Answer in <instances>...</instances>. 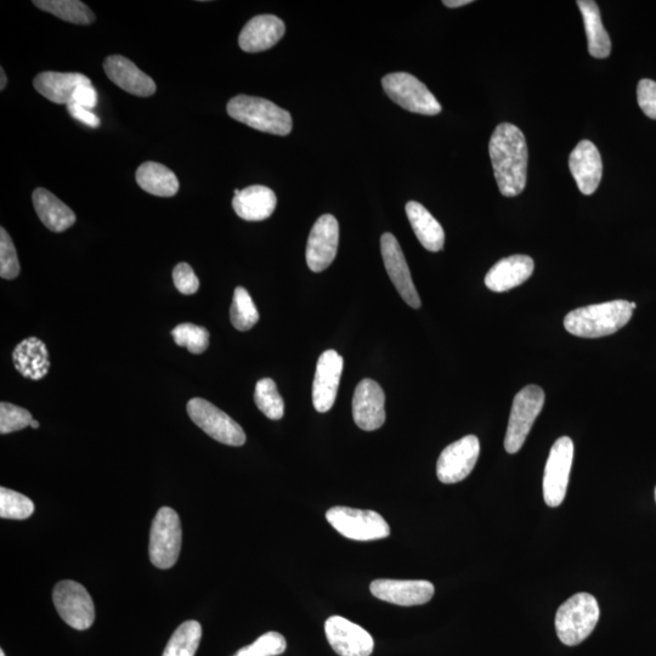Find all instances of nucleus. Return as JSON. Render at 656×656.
I'll use <instances>...</instances> for the list:
<instances>
[{
    "instance_id": "nucleus-1",
    "label": "nucleus",
    "mask_w": 656,
    "mask_h": 656,
    "mask_svg": "<svg viewBox=\"0 0 656 656\" xmlns=\"http://www.w3.org/2000/svg\"><path fill=\"white\" fill-rule=\"evenodd\" d=\"M489 154L501 194L514 197L527 186L528 145L522 130L502 123L492 133Z\"/></svg>"
},
{
    "instance_id": "nucleus-2",
    "label": "nucleus",
    "mask_w": 656,
    "mask_h": 656,
    "mask_svg": "<svg viewBox=\"0 0 656 656\" xmlns=\"http://www.w3.org/2000/svg\"><path fill=\"white\" fill-rule=\"evenodd\" d=\"M629 301H613L575 309L565 316L564 327L571 335L581 338H601L614 335L629 324L633 314Z\"/></svg>"
},
{
    "instance_id": "nucleus-3",
    "label": "nucleus",
    "mask_w": 656,
    "mask_h": 656,
    "mask_svg": "<svg viewBox=\"0 0 656 656\" xmlns=\"http://www.w3.org/2000/svg\"><path fill=\"white\" fill-rule=\"evenodd\" d=\"M226 110L231 118L259 132L285 137L293 127L290 112L256 96H235L229 101Z\"/></svg>"
},
{
    "instance_id": "nucleus-4",
    "label": "nucleus",
    "mask_w": 656,
    "mask_h": 656,
    "mask_svg": "<svg viewBox=\"0 0 656 656\" xmlns=\"http://www.w3.org/2000/svg\"><path fill=\"white\" fill-rule=\"evenodd\" d=\"M597 599L581 592L561 605L556 615L558 638L565 646L574 647L591 635L599 620Z\"/></svg>"
},
{
    "instance_id": "nucleus-5",
    "label": "nucleus",
    "mask_w": 656,
    "mask_h": 656,
    "mask_svg": "<svg viewBox=\"0 0 656 656\" xmlns=\"http://www.w3.org/2000/svg\"><path fill=\"white\" fill-rule=\"evenodd\" d=\"M545 404V392L539 386L525 387L513 400L510 422L505 438L508 454H517L527 440L537 416Z\"/></svg>"
},
{
    "instance_id": "nucleus-6",
    "label": "nucleus",
    "mask_w": 656,
    "mask_h": 656,
    "mask_svg": "<svg viewBox=\"0 0 656 656\" xmlns=\"http://www.w3.org/2000/svg\"><path fill=\"white\" fill-rule=\"evenodd\" d=\"M182 550V525L178 513L163 507L156 514L150 534V559L155 567L169 569L178 562Z\"/></svg>"
},
{
    "instance_id": "nucleus-7",
    "label": "nucleus",
    "mask_w": 656,
    "mask_h": 656,
    "mask_svg": "<svg viewBox=\"0 0 656 656\" xmlns=\"http://www.w3.org/2000/svg\"><path fill=\"white\" fill-rule=\"evenodd\" d=\"M384 92L395 104L418 115L435 116L441 105L421 81L406 72L390 73L382 79Z\"/></svg>"
},
{
    "instance_id": "nucleus-8",
    "label": "nucleus",
    "mask_w": 656,
    "mask_h": 656,
    "mask_svg": "<svg viewBox=\"0 0 656 656\" xmlns=\"http://www.w3.org/2000/svg\"><path fill=\"white\" fill-rule=\"evenodd\" d=\"M328 523L339 534L355 541L386 539L389 525L380 514L373 511L356 510L349 507H333L326 513Z\"/></svg>"
},
{
    "instance_id": "nucleus-9",
    "label": "nucleus",
    "mask_w": 656,
    "mask_h": 656,
    "mask_svg": "<svg viewBox=\"0 0 656 656\" xmlns=\"http://www.w3.org/2000/svg\"><path fill=\"white\" fill-rule=\"evenodd\" d=\"M188 414L197 427L219 443L230 446L246 443V434L240 424L209 401L201 398L190 400Z\"/></svg>"
},
{
    "instance_id": "nucleus-10",
    "label": "nucleus",
    "mask_w": 656,
    "mask_h": 656,
    "mask_svg": "<svg viewBox=\"0 0 656 656\" xmlns=\"http://www.w3.org/2000/svg\"><path fill=\"white\" fill-rule=\"evenodd\" d=\"M53 601L61 619L78 631L88 630L94 624L95 607L87 588L76 581H60L55 586Z\"/></svg>"
},
{
    "instance_id": "nucleus-11",
    "label": "nucleus",
    "mask_w": 656,
    "mask_h": 656,
    "mask_svg": "<svg viewBox=\"0 0 656 656\" xmlns=\"http://www.w3.org/2000/svg\"><path fill=\"white\" fill-rule=\"evenodd\" d=\"M573 460V440L569 437L559 438L552 446L545 468L544 497L547 506L562 505L565 495H567Z\"/></svg>"
},
{
    "instance_id": "nucleus-12",
    "label": "nucleus",
    "mask_w": 656,
    "mask_h": 656,
    "mask_svg": "<svg viewBox=\"0 0 656 656\" xmlns=\"http://www.w3.org/2000/svg\"><path fill=\"white\" fill-rule=\"evenodd\" d=\"M480 454L479 439L475 435L455 441L438 460L437 475L441 483L456 484L472 473Z\"/></svg>"
},
{
    "instance_id": "nucleus-13",
    "label": "nucleus",
    "mask_w": 656,
    "mask_h": 656,
    "mask_svg": "<svg viewBox=\"0 0 656 656\" xmlns=\"http://www.w3.org/2000/svg\"><path fill=\"white\" fill-rule=\"evenodd\" d=\"M339 225L331 214L316 220L310 231L307 245V264L314 273H321L333 263L337 256Z\"/></svg>"
},
{
    "instance_id": "nucleus-14",
    "label": "nucleus",
    "mask_w": 656,
    "mask_h": 656,
    "mask_svg": "<svg viewBox=\"0 0 656 656\" xmlns=\"http://www.w3.org/2000/svg\"><path fill=\"white\" fill-rule=\"evenodd\" d=\"M325 632L328 643L339 656H370L375 647L369 632L341 616L327 619Z\"/></svg>"
},
{
    "instance_id": "nucleus-15",
    "label": "nucleus",
    "mask_w": 656,
    "mask_h": 656,
    "mask_svg": "<svg viewBox=\"0 0 656 656\" xmlns=\"http://www.w3.org/2000/svg\"><path fill=\"white\" fill-rule=\"evenodd\" d=\"M381 252L384 267L401 298L411 308H421V298L418 296L414 281H412L409 265H407L404 253L394 235L389 233L382 235Z\"/></svg>"
},
{
    "instance_id": "nucleus-16",
    "label": "nucleus",
    "mask_w": 656,
    "mask_h": 656,
    "mask_svg": "<svg viewBox=\"0 0 656 656\" xmlns=\"http://www.w3.org/2000/svg\"><path fill=\"white\" fill-rule=\"evenodd\" d=\"M353 417L356 426L366 432L383 426L386 422V394L380 384L372 380L358 384L353 398Z\"/></svg>"
},
{
    "instance_id": "nucleus-17",
    "label": "nucleus",
    "mask_w": 656,
    "mask_h": 656,
    "mask_svg": "<svg viewBox=\"0 0 656 656\" xmlns=\"http://www.w3.org/2000/svg\"><path fill=\"white\" fill-rule=\"evenodd\" d=\"M342 372L343 358L336 350H327L321 354L313 384V404L321 414L330 411L335 405Z\"/></svg>"
},
{
    "instance_id": "nucleus-18",
    "label": "nucleus",
    "mask_w": 656,
    "mask_h": 656,
    "mask_svg": "<svg viewBox=\"0 0 656 656\" xmlns=\"http://www.w3.org/2000/svg\"><path fill=\"white\" fill-rule=\"evenodd\" d=\"M370 590L381 601L403 607L426 604L435 592L432 582L424 580H376Z\"/></svg>"
},
{
    "instance_id": "nucleus-19",
    "label": "nucleus",
    "mask_w": 656,
    "mask_h": 656,
    "mask_svg": "<svg viewBox=\"0 0 656 656\" xmlns=\"http://www.w3.org/2000/svg\"><path fill=\"white\" fill-rule=\"evenodd\" d=\"M570 172L584 195L595 194L603 175V163L597 146L582 140L569 157Z\"/></svg>"
},
{
    "instance_id": "nucleus-20",
    "label": "nucleus",
    "mask_w": 656,
    "mask_h": 656,
    "mask_svg": "<svg viewBox=\"0 0 656 656\" xmlns=\"http://www.w3.org/2000/svg\"><path fill=\"white\" fill-rule=\"evenodd\" d=\"M104 69L110 81L129 94L147 98L156 93L154 79L147 76L138 69L134 62L122 55H112L106 58Z\"/></svg>"
},
{
    "instance_id": "nucleus-21",
    "label": "nucleus",
    "mask_w": 656,
    "mask_h": 656,
    "mask_svg": "<svg viewBox=\"0 0 656 656\" xmlns=\"http://www.w3.org/2000/svg\"><path fill=\"white\" fill-rule=\"evenodd\" d=\"M284 21L275 15H258L248 21L240 33L239 44L243 52L260 53L273 48L284 37Z\"/></svg>"
},
{
    "instance_id": "nucleus-22",
    "label": "nucleus",
    "mask_w": 656,
    "mask_h": 656,
    "mask_svg": "<svg viewBox=\"0 0 656 656\" xmlns=\"http://www.w3.org/2000/svg\"><path fill=\"white\" fill-rule=\"evenodd\" d=\"M534 260L529 256H512L503 258L492 267L485 276V285L490 291L507 292L529 279L534 273Z\"/></svg>"
},
{
    "instance_id": "nucleus-23",
    "label": "nucleus",
    "mask_w": 656,
    "mask_h": 656,
    "mask_svg": "<svg viewBox=\"0 0 656 656\" xmlns=\"http://www.w3.org/2000/svg\"><path fill=\"white\" fill-rule=\"evenodd\" d=\"M86 84H92L87 76L72 72H42L33 81V87L45 99L66 106L72 103L76 89Z\"/></svg>"
},
{
    "instance_id": "nucleus-24",
    "label": "nucleus",
    "mask_w": 656,
    "mask_h": 656,
    "mask_svg": "<svg viewBox=\"0 0 656 656\" xmlns=\"http://www.w3.org/2000/svg\"><path fill=\"white\" fill-rule=\"evenodd\" d=\"M277 205L275 192L267 186L253 185L235 195L233 208L247 222H262L271 217Z\"/></svg>"
},
{
    "instance_id": "nucleus-25",
    "label": "nucleus",
    "mask_w": 656,
    "mask_h": 656,
    "mask_svg": "<svg viewBox=\"0 0 656 656\" xmlns=\"http://www.w3.org/2000/svg\"><path fill=\"white\" fill-rule=\"evenodd\" d=\"M33 206L41 222L54 233H64L76 223V214L52 192L43 188L33 191Z\"/></svg>"
},
{
    "instance_id": "nucleus-26",
    "label": "nucleus",
    "mask_w": 656,
    "mask_h": 656,
    "mask_svg": "<svg viewBox=\"0 0 656 656\" xmlns=\"http://www.w3.org/2000/svg\"><path fill=\"white\" fill-rule=\"evenodd\" d=\"M15 369L32 381H41L50 369L49 353L45 344L30 337L18 344L13 354Z\"/></svg>"
},
{
    "instance_id": "nucleus-27",
    "label": "nucleus",
    "mask_w": 656,
    "mask_h": 656,
    "mask_svg": "<svg viewBox=\"0 0 656 656\" xmlns=\"http://www.w3.org/2000/svg\"><path fill=\"white\" fill-rule=\"evenodd\" d=\"M406 214L418 241L427 251L439 252L443 250L445 243L443 226L428 212L426 207L422 206L421 203L411 201L406 205Z\"/></svg>"
},
{
    "instance_id": "nucleus-28",
    "label": "nucleus",
    "mask_w": 656,
    "mask_h": 656,
    "mask_svg": "<svg viewBox=\"0 0 656 656\" xmlns=\"http://www.w3.org/2000/svg\"><path fill=\"white\" fill-rule=\"evenodd\" d=\"M579 9L584 19L588 42V52L596 59L608 58L612 52V41H610L607 30H605L601 18V11L593 0H579Z\"/></svg>"
},
{
    "instance_id": "nucleus-29",
    "label": "nucleus",
    "mask_w": 656,
    "mask_h": 656,
    "mask_svg": "<svg viewBox=\"0 0 656 656\" xmlns=\"http://www.w3.org/2000/svg\"><path fill=\"white\" fill-rule=\"evenodd\" d=\"M135 179L141 189L158 197H173L179 191V180L171 169L161 163L145 162L138 168Z\"/></svg>"
},
{
    "instance_id": "nucleus-30",
    "label": "nucleus",
    "mask_w": 656,
    "mask_h": 656,
    "mask_svg": "<svg viewBox=\"0 0 656 656\" xmlns=\"http://www.w3.org/2000/svg\"><path fill=\"white\" fill-rule=\"evenodd\" d=\"M33 4L56 18L71 22V24L90 25L95 21L93 11L78 0H36Z\"/></svg>"
},
{
    "instance_id": "nucleus-31",
    "label": "nucleus",
    "mask_w": 656,
    "mask_h": 656,
    "mask_svg": "<svg viewBox=\"0 0 656 656\" xmlns=\"http://www.w3.org/2000/svg\"><path fill=\"white\" fill-rule=\"evenodd\" d=\"M202 627L195 620L185 621L173 633L162 656H195L200 647Z\"/></svg>"
},
{
    "instance_id": "nucleus-32",
    "label": "nucleus",
    "mask_w": 656,
    "mask_h": 656,
    "mask_svg": "<svg viewBox=\"0 0 656 656\" xmlns=\"http://www.w3.org/2000/svg\"><path fill=\"white\" fill-rule=\"evenodd\" d=\"M230 320L236 330L242 332L250 331L259 321L258 309L246 288H236L230 309Z\"/></svg>"
},
{
    "instance_id": "nucleus-33",
    "label": "nucleus",
    "mask_w": 656,
    "mask_h": 656,
    "mask_svg": "<svg viewBox=\"0 0 656 656\" xmlns=\"http://www.w3.org/2000/svg\"><path fill=\"white\" fill-rule=\"evenodd\" d=\"M254 401L260 411L270 420H281L285 414L284 399L271 378H263L257 383Z\"/></svg>"
},
{
    "instance_id": "nucleus-34",
    "label": "nucleus",
    "mask_w": 656,
    "mask_h": 656,
    "mask_svg": "<svg viewBox=\"0 0 656 656\" xmlns=\"http://www.w3.org/2000/svg\"><path fill=\"white\" fill-rule=\"evenodd\" d=\"M35 512V503L27 496L14 490L0 489V517L25 520Z\"/></svg>"
},
{
    "instance_id": "nucleus-35",
    "label": "nucleus",
    "mask_w": 656,
    "mask_h": 656,
    "mask_svg": "<svg viewBox=\"0 0 656 656\" xmlns=\"http://www.w3.org/2000/svg\"><path fill=\"white\" fill-rule=\"evenodd\" d=\"M172 336L177 346L188 349L191 354L205 353L209 346V332L202 326L178 325L172 331Z\"/></svg>"
},
{
    "instance_id": "nucleus-36",
    "label": "nucleus",
    "mask_w": 656,
    "mask_h": 656,
    "mask_svg": "<svg viewBox=\"0 0 656 656\" xmlns=\"http://www.w3.org/2000/svg\"><path fill=\"white\" fill-rule=\"evenodd\" d=\"M286 647L284 636L277 632H268L251 646L240 649L234 656H277L284 653Z\"/></svg>"
},
{
    "instance_id": "nucleus-37",
    "label": "nucleus",
    "mask_w": 656,
    "mask_h": 656,
    "mask_svg": "<svg viewBox=\"0 0 656 656\" xmlns=\"http://www.w3.org/2000/svg\"><path fill=\"white\" fill-rule=\"evenodd\" d=\"M20 274V262L13 240L8 231L0 230V276L5 280H14Z\"/></svg>"
},
{
    "instance_id": "nucleus-38",
    "label": "nucleus",
    "mask_w": 656,
    "mask_h": 656,
    "mask_svg": "<svg viewBox=\"0 0 656 656\" xmlns=\"http://www.w3.org/2000/svg\"><path fill=\"white\" fill-rule=\"evenodd\" d=\"M32 421L30 411L9 403L0 404V433L9 434L21 431V429L31 426Z\"/></svg>"
},
{
    "instance_id": "nucleus-39",
    "label": "nucleus",
    "mask_w": 656,
    "mask_h": 656,
    "mask_svg": "<svg viewBox=\"0 0 656 656\" xmlns=\"http://www.w3.org/2000/svg\"><path fill=\"white\" fill-rule=\"evenodd\" d=\"M173 281L180 293L191 296L199 291L200 280L188 263H180L173 270Z\"/></svg>"
},
{
    "instance_id": "nucleus-40",
    "label": "nucleus",
    "mask_w": 656,
    "mask_h": 656,
    "mask_svg": "<svg viewBox=\"0 0 656 656\" xmlns=\"http://www.w3.org/2000/svg\"><path fill=\"white\" fill-rule=\"evenodd\" d=\"M637 99L644 115L656 121V82L642 79L638 83Z\"/></svg>"
},
{
    "instance_id": "nucleus-41",
    "label": "nucleus",
    "mask_w": 656,
    "mask_h": 656,
    "mask_svg": "<svg viewBox=\"0 0 656 656\" xmlns=\"http://www.w3.org/2000/svg\"><path fill=\"white\" fill-rule=\"evenodd\" d=\"M98 100L99 96L93 84H86V86L76 89L75 94H73L72 103L82 106L84 109L93 110L98 105Z\"/></svg>"
},
{
    "instance_id": "nucleus-42",
    "label": "nucleus",
    "mask_w": 656,
    "mask_h": 656,
    "mask_svg": "<svg viewBox=\"0 0 656 656\" xmlns=\"http://www.w3.org/2000/svg\"><path fill=\"white\" fill-rule=\"evenodd\" d=\"M67 111H69L71 117L75 120L86 124L90 128H99L100 127V118L95 115L92 111L84 109V107L79 106L75 103L67 105Z\"/></svg>"
},
{
    "instance_id": "nucleus-43",
    "label": "nucleus",
    "mask_w": 656,
    "mask_h": 656,
    "mask_svg": "<svg viewBox=\"0 0 656 656\" xmlns=\"http://www.w3.org/2000/svg\"><path fill=\"white\" fill-rule=\"evenodd\" d=\"M471 3L472 0H445L444 5L448 8H461Z\"/></svg>"
},
{
    "instance_id": "nucleus-44",
    "label": "nucleus",
    "mask_w": 656,
    "mask_h": 656,
    "mask_svg": "<svg viewBox=\"0 0 656 656\" xmlns=\"http://www.w3.org/2000/svg\"><path fill=\"white\" fill-rule=\"evenodd\" d=\"M0 77H2V82H0V90H4L5 87H7L8 78L7 75H5L3 67L0 69Z\"/></svg>"
},
{
    "instance_id": "nucleus-45",
    "label": "nucleus",
    "mask_w": 656,
    "mask_h": 656,
    "mask_svg": "<svg viewBox=\"0 0 656 656\" xmlns=\"http://www.w3.org/2000/svg\"><path fill=\"white\" fill-rule=\"evenodd\" d=\"M31 427H32L33 429H37V428H39V423H38V421L33 420V421L31 422Z\"/></svg>"
},
{
    "instance_id": "nucleus-46",
    "label": "nucleus",
    "mask_w": 656,
    "mask_h": 656,
    "mask_svg": "<svg viewBox=\"0 0 656 656\" xmlns=\"http://www.w3.org/2000/svg\"><path fill=\"white\" fill-rule=\"evenodd\" d=\"M0 656H5L4 650H0Z\"/></svg>"
},
{
    "instance_id": "nucleus-47",
    "label": "nucleus",
    "mask_w": 656,
    "mask_h": 656,
    "mask_svg": "<svg viewBox=\"0 0 656 656\" xmlns=\"http://www.w3.org/2000/svg\"><path fill=\"white\" fill-rule=\"evenodd\" d=\"M655 500H656V489H655Z\"/></svg>"
}]
</instances>
